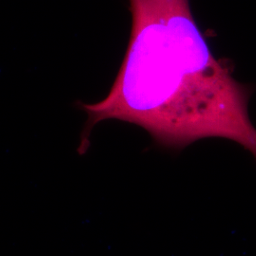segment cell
Instances as JSON below:
<instances>
[{"label": "cell", "instance_id": "obj_1", "mask_svg": "<svg viewBox=\"0 0 256 256\" xmlns=\"http://www.w3.org/2000/svg\"><path fill=\"white\" fill-rule=\"evenodd\" d=\"M129 1L128 50L108 95L81 104L88 120L80 150L88 148L96 124L119 120L146 129L165 148L221 138L244 147L256 160L250 88L212 54L189 0Z\"/></svg>", "mask_w": 256, "mask_h": 256}]
</instances>
